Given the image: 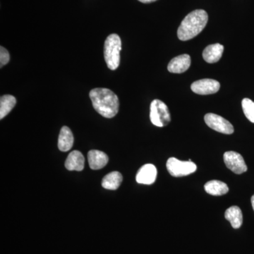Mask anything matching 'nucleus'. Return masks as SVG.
<instances>
[{"label": "nucleus", "mask_w": 254, "mask_h": 254, "mask_svg": "<svg viewBox=\"0 0 254 254\" xmlns=\"http://www.w3.org/2000/svg\"><path fill=\"white\" fill-rule=\"evenodd\" d=\"M94 109L105 118L116 116L120 108L118 95L108 88H97L89 93Z\"/></svg>", "instance_id": "nucleus-1"}, {"label": "nucleus", "mask_w": 254, "mask_h": 254, "mask_svg": "<svg viewBox=\"0 0 254 254\" xmlns=\"http://www.w3.org/2000/svg\"><path fill=\"white\" fill-rule=\"evenodd\" d=\"M208 16L203 9L191 11L184 18L177 30V36L182 41H187L198 36L208 23Z\"/></svg>", "instance_id": "nucleus-2"}, {"label": "nucleus", "mask_w": 254, "mask_h": 254, "mask_svg": "<svg viewBox=\"0 0 254 254\" xmlns=\"http://www.w3.org/2000/svg\"><path fill=\"white\" fill-rule=\"evenodd\" d=\"M122 41L118 34L110 35L104 45V57L107 66L111 70L117 69L120 64Z\"/></svg>", "instance_id": "nucleus-3"}, {"label": "nucleus", "mask_w": 254, "mask_h": 254, "mask_svg": "<svg viewBox=\"0 0 254 254\" xmlns=\"http://www.w3.org/2000/svg\"><path fill=\"white\" fill-rule=\"evenodd\" d=\"M150 119L155 126H168L171 122V116L168 107L160 100H154L150 104Z\"/></svg>", "instance_id": "nucleus-4"}, {"label": "nucleus", "mask_w": 254, "mask_h": 254, "mask_svg": "<svg viewBox=\"0 0 254 254\" xmlns=\"http://www.w3.org/2000/svg\"><path fill=\"white\" fill-rule=\"evenodd\" d=\"M166 166L170 175L175 177L187 176L195 173L197 170L196 165L191 160L181 161L176 158H169Z\"/></svg>", "instance_id": "nucleus-5"}, {"label": "nucleus", "mask_w": 254, "mask_h": 254, "mask_svg": "<svg viewBox=\"0 0 254 254\" xmlns=\"http://www.w3.org/2000/svg\"><path fill=\"white\" fill-rule=\"evenodd\" d=\"M204 120L205 124L212 129L224 134H232L235 131L234 127L230 122L216 114H206Z\"/></svg>", "instance_id": "nucleus-6"}, {"label": "nucleus", "mask_w": 254, "mask_h": 254, "mask_svg": "<svg viewBox=\"0 0 254 254\" xmlns=\"http://www.w3.org/2000/svg\"><path fill=\"white\" fill-rule=\"evenodd\" d=\"M223 158L227 168L237 175L245 173L248 170L243 157L237 152H225Z\"/></svg>", "instance_id": "nucleus-7"}, {"label": "nucleus", "mask_w": 254, "mask_h": 254, "mask_svg": "<svg viewBox=\"0 0 254 254\" xmlns=\"http://www.w3.org/2000/svg\"><path fill=\"white\" fill-rule=\"evenodd\" d=\"M220 83L210 78L198 80L193 82L190 86L192 91L198 95H210L216 93L220 90Z\"/></svg>", "instance_id": "nucleus-8"}, {"label": "nucleus", "mask_w": 254, "mask_h": 254, "mask_svg": "<svg viewBox=\"0 0 254 254\" xmlns=\"http://www.w3.org/2000/svg\"><path fill=\"white\" fill-rule=\"evenodd\" d=\"M157 168L152 164H146L138 170L136 180L137 183L150 185L154 183L157 178Z\"/></svg>", "instance_id": "nucleus-9"}, {"label": "nucleus", "mask_w": 254, "mask_h": 254, "mask_svg": "<svg viewBox=\"0 0 254 254\" xmlns=\"http://www.w3.org/2000/svg\"><path fill=\"white\" fill-rule=\"evenodd\" d=\"M190 66V55L185 54L179 55L169 63L168 69L170 72L182 73L185 72Z\"/></svg>", "instance_id": "nucleus-10"}, {"label": "nucleus", "mask_w": 254, "mask_h": 254, "mask_svg": "<svg viewBox=\"0 0 254 254\" xmlns=\"http://www.w3.org/2000/svg\"><path fill=\"white\" fill-rule=\"evenodd\" d=\"M88 160L92 170H100L105 168L109 161L108 155L100 150H90L88 153Z\"/></svg>", "instance_id": "nucleus-11"}, {"label": "nucleus", "mask_w": 254, "mask_h": 254, "mask_svg": "<svg viewBox=\"0 0 254 254\" xmlns=\"http://www.w3.org/2000/svg\"><path fill=\"white\" fill-rule=\"evenodd\" d=\"M85 158L82 153L78 150H73L68 154L65 168L69 171H82L84 168Z\"/></svg>", "instance_id": "nucleus-12"}, {"label": "nucleus", "mask_w": 254, "mask_h": 254, "mask_svg": "<svg viewBox=\"0 0 254 254\" xmlns=\"http://www.w3.org/2000/svg\"><path fill=\"white\" fill-rule=\"evenodd\" d=\"M224 52V46L219 43L210 45L203 52V58L208 63H218L221 59Z\"/></svg>", "instance_id": "nucleus-13"}, {"label": "nucleus", "mask_w": 254, "mask_h": 254, "mask_svg": "<svg viewBox=\"0 0 254 254\" xmlns=\"http://www.w3.org/2000/svg\"><path fill=\"white\" fill-rule=\"evenodd\" d=\"M73 144L72 132L68 127H63L60 131L58 138V148L63 152H67L71 150Z\"/></svg>", "instance_id": "nucleus-14"}, {"label": "nucleus", "mask_w": 254, "mask_h": 254, "mask_svg": "<svg viewBox=\"0 0 254 254\" xmlns=\"http://www.w3.org/2000/svg\"><path fill=\"white\" fill-rule=\"evenodd\" d=\"M123 177L119 172H112L103 177L102 187L105 190H117L123 182Z\"/></svg>", "instance_id": "nucleus-15"}, {"label": "nucleus", "mask_w": 254, "mask_h": 254, "mask_svg": "<svg viewBox=\"0 0 254 254\" xmlns=\"http://www.w3.org/2000/svg\"><path fill=\"white\" fill-rule=\"evenodd\" d=\"M225 217L231 223L234 229H239L243 223V215L238 206H232L227 209Z\"/></svg>", "instance_id": "nucleus-16"}, {"label": "nucleus", "mask_w": 254, "mask_h": 254, "mask_svg": "<svg viewBox=\"0 0 254 254\" xmlns=\"http://www.w3.org/2000/svg\"><path fill=\"white\" fill-rule=\"evenodd\" d=\"M205 191L212 195H222L226 194L229 188L226 184L219 180H211L205 184Z\"/></svg>", "instance_id": "nucleus-17"}, {"label": "nucleus", "mask_w": 254, "mask_h": 254, "mask_svg": "<svg viewBox=\"0 0 254 254\" xmlns=\"http://www.w3.org/2000/svg\"><path fill=\"white\" fill-rule=\"evenodd\" d=\"M16 100L11 95H4L0 98V120H2L16 105Z\"/></svg>", "instance_id": "nucleus-18"}, {"label": "nucleus", "mask_w": 254, "mask_h": 254, "mask_svg": "<svg viewBox=\"0 0 254 254\" xmlns=\"http://www.w3.org/2000/svg\"><path fill=\"white\" fill-rule=\"evenodd\" d=\"M242 105L246 118L248 119L251 123H254V102L250 98H245L242 100Z\"/></svg>", "instance_id": "nucleus-19"}, {"label": "nucleus", "mask_w": 254, "mask_h": 254, "mask_svg": "<svg viewBox=\"0 0 254 254\" xmlns=\"http://www.w3.org/2000/svg\"><path fill=\"white\" fill-rule=\"evenodd\" d=\"M10 59L9 54L7 50L4 47H0V66L2 67L9 63Z\"/></svg>", "instance_id": "nucleus-20"}, {"label": "nucleus", "mask_w": 254, "mask_h": 254, "mask_svg": "<svg viewBox=\"0 0 254 254\" xmlns=\"http://www.w3.org/2000/svg\"><path fill=\"white\" fill-rule=\"evenodd\" d=\"M138 1H141L142 3H145V4H147V3L153 2V1H157V0H138Z\"/></svg>", "instance_id": "nucleus-21"}, {"label": "nucleus", "mask_w": 254, "mask_h": 254, "mask_svg": "<svg viewBox=\"0 0 254 254\" xmlns=\"http://www.w3.org/2000/svg\"><path fill=\"white\" fill-rule=\"evenodd\" d=\"M252 207H253V209H254V195H252Z\"/></svg>", "instance_id": "nucleus-22"}]
</instances>
